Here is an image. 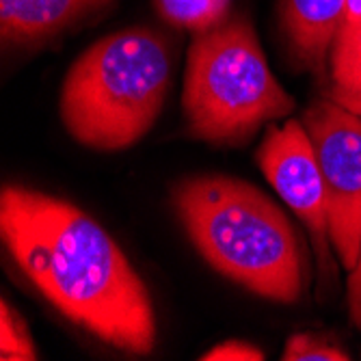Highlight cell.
<instances>
[{"mask_svg":"<svg viewBox=\"0 0 361 361\" xmlns=\"http://www.w3.org/2000/svg\"><path fill=\"white\" fill-rule=\"evenodd\" d=\"M154 3L167 22L192 32H204L221 24L229 7V0H154Z\"/></svg>","mask_w":361,"mask_h":361,"instance_id":"30bf717a","label":"cell"},{"mask_svg":"<svg viewBox=\"0 0 361 361\" xmlns=\"http://www.w3.org/2000/svg\"><path fill=\"white\" fill-rule=\"evenodd\" d=\"M0 234L18 269L65 318L117 350H154L147 286L93 216L48 192L7 184Z\"/></svg>","mask_w":361,"mask_h":361,"instance_id":"6da1fadb","label":"cell"},{"mask_svg":"<svg viewBox=\"0 0 361 361\" xmlns=\"http://www.w3.org/2000/svg\"><path fill=\"white\" fill-rule=\"evenodd\" d=\"M257 165L277 195L310 229L320 269H324L326 240L331 243L326 195L318 156L303 121L288 117L283 126H271L257 147Z\"/></svg>","mask_w":361,"mask_h":361,"instance_id":"8992f818","label":"cell"},{"mask_svg":"<svg viewBox=\"0 0 361 361\" xmlns=\"http://www.w3.org/2000/svg\"><path fill=\"white\" fill-rule=\"evenodd\" d=\"M294 106L245 18L195 35L182 91L188 137L212 145H240L264 123L292 115Z\"/></svg>","mask_w":361,"mask_h":361,"instance_id":"277c9868","label":"cell"},{"mask_svg":"<svg viewBox=\"0 0 361 361\" xmlns=\"http://www.w3.org/2000/svg\"><path fill=\"white\" fill-rule=\"evenodd\" d=\"M202 361H262L264 353L245 340H227L200 357Z\"/></svg>","mask_w":361,"mask_h":361,"instance_id":"4fadbf2b","label":"cell"},{"mask_svg":"<svg viewBox=\"0 0 361 361\" xmlns=\"http://www.w3.org/2000/svg\"><path fill=\"white\" fill-rule=\"evenodd\" d=\"M283 361H348V353L320 334H294L281 353Z\"/></svg>","mask_w":361,"mask_h":361,"instance_id":"7c38bea8","label":"cell"},{"mask_svg":"<svg viewBox=\"0 0 361 361\" xmlns=\"http://www.w3.org/2000/svg\"><path fill=\"white\" fill-rule=\"evenodd\" d=\"M109 0H0V26L7 42H35L65 28Z\"/></svg>","mask_w":361,"mask_h":361,"instance_id":"ba28073f","label":"cell"},{"mask_svg":"<svg viewBox=\"0 0 361 361\" xmlns=\"http://www.w3.org/2000/svg\"><path fill=\"white\" fill-rule=\"evenodd\" d=\"M171 85L167 39L128 28L95 42L68 70L59 113L68 135L97 152L139 143L156 123Z\"/></svg>","mask_w":361,"mask_h":361,"instance_id":"3957f363","label":"cell"},{"mask_svg":"<svg viewBox=\"0 0 361 361\" xmlns=\"http://www.w3.org/2000/svg\"><path fill=\"white\" fill-rule=\"evenodd\" d=\"M346 297H348V316H350L353 324L361 331V253H359L355 269L348 271Z\"/></svg>","mask_w":361,"mask_h":361,"instance_id":"5bb4252c","label":"cell"},{"mask_svg":"<svg viewBox=\"0 0 361 361\" xmlns=\"http://www.w3.org/2000/svg\"><path fill=\"white\" fill-rule=\"evenodd\" d=\"M346 0H279V20L292 54L314 72L324 70L344 20Z\"/></svg>","mask_w":361,"mask_h":361,"instance_id":"52a82bcc","label":"cell"},{"mask_svg":"<svg viewBox=\"0 0 361 361\" xmlns=\"http://www.w3.org/2000/svg\"><path fill=\"white\" fill-rule=\"evenodd\" d=\"M322 171L331 245L344 271L361 253V117L334 97H320L303 115Z\"/></svg>","mask_w":361,"mask_h":361,"instance_id":"5b68a950","label":"cell"},{"mask_svg":"<svg viewBox=\"0 0 361 361\" xmlns=\"http://www.w3.org/2000/svg\"><path fill=\"white\" fill-rule=\"evenodd\" d=\"M0 359L35 361L37 350L20 314L3 299L0 303Z\"/></svg>","mask_w":361,"mask_h":361,"instance_id":"8fae6325","label":"cell"},{"mask_svg":"<svg viewBox=\"0 0 361 361\" xmlns=\"http://www.w3.org/2000/svg\"><path fill=\"white\" fill-rule=\"evenodd\" d=\"M171 200L188 240L216 273L262 299L288 305L301 299L299 234L259 188L229 176H192Z\"/></svg>","mask_w":361,"mask_h":361,"instance_id":"7a4b0ae2","label":"cell"},{"mask_svg":"<svg viewBox=\"0 0 361 361\" xmlns=\"http://www.w3.org/2000/svg\"><path fill=\"white\" fill-rule=\"evenodd\" d=\"M329 97L361 117V24L338 30L329 54Z\"/></svg>","mask_w":361,"mask_h":361,"instance_id":"9c48e42d","label":"cell"}]
</instances>
